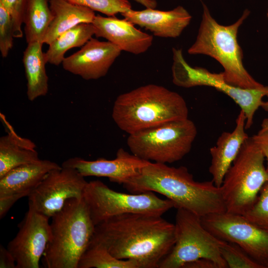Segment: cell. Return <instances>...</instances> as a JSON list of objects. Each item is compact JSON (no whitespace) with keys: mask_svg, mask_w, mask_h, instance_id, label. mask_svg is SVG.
<instances>
[{"mask_svg":"<svg viewBox=\"0 0 268 268\" xmlns=\"http://www.w3.org/2000/svg\"><path fill=\"white\" fill-rule=\"evenodd\" d=\"M175 242V225L162 215L127 213L96 225L90 244L118 259L134 260L141 268H158Z\"/></svg>","mask_w":268,"mask_h":268,"instance_id":"6da1fadb","label":"cell"},{"mask_svg":"<svg viewBox=\"0 0 268 268\" xmlns=\"http://www.w3.org/2000/svg\"><path fill=\"white\" fill-rule=\"evenodd\" d=\"M123 186L133 194H160L172 201L177 209H187L201 217L226 211L220 187L212 180L195 181L187 167L183 166L175 167L150 162Z\"/></svg>","mask_w":268,"mask_h":268,"instance_id":"7a4b0ae2","label":"cell"},{"mask_svg":"<svg viewBox=\"0 0 268 268\" xmlns=\"http://www.w3.org/2000/svg\"><path fill=\"white\" fill-rule=\"evenodd\" d=\"M187 103L179 93L154 84L139 86L119 95L112 118L131 134L161 124L188 118Z\"/></svg>","mask_w":268,"mask_h":268,"instance_id":"3957f363","label":"cell"},{"mask_svg":"<svg viewBox=\"0 0 268 268\" xmlns=\"http://www.w3.org/2000/svg\"><path fill=\"white\" fill-rule=\"evenodd\" d=\"M203 11L198 35L189 48L190 55H205L218 62L223 67L225 81L245 89H258L265 85L257 81L243 64L242 50L238 44L239 28L250 15L248 9L235 23L229 25L218 23L212 16L207 6L202 3Z\"/></svg>","mask_w":268,"mask_h":268,"instance_id":"277c9868","label":"cell"},{"mask_svg":"<svg viewBox=\"0 0 268 268\" xmlns=\"http://www.w3.org/2000/svg\"><path fill=\"white\" fill-rule=\"evenodd\" d=\"M51 218V237L42 258L43 266L77 268L95 226L83 199H68Z\"/></svg>","mask_w":268,"mask_h":268,"instance_id":"5b68a950","label":"cell"},{"mask_svg":"<svg viewBox=\"0 0 268 268\" xmlns=\"http://www.w3.org/2000/svg\"><path fill=\"white\" fill-rule=\"evenodd\" d=\"M260 148L249 137L226 172L220 187L226 211L243 215L268 182V171Z\"/></svg>","mask_w":268,"mask_h":268,"instance_id":"8992f818","label":"cell"},{"mask_svg":"<svg viewBox=\"0 0 268 268\" xmlns=\"http://www.w3.org/2000/svg\"><path fill=\"white\" fill-rule=\"evenodd\" d=\"M197 134L195 123L187 118L129 134L127 143L132 153L143 160L172 163L190 151Z\"/></svg>","mask_w":268,"mask_h":268,"instance_id":"52a82bcc","label":"cell"},{"mask_svg":"<svg viewBox=\"0 0 268 268\" xmlns=\"http://www.w3.org/2000/svg\"><path fill=\"white\" fill-rule=\"evenodd\" d=\"M174 225L175 244L158 268H183L186 264L201 259L213 261L218 268H228L220 252L222 240L203 226L201 217L179 208Z\"/></svg>","mask_w":268,"mask_h":268,"instance_id":"ba28073f","label":"cell"},{"mask_svg":"<svg viewBox=\"0 0 268 268\" xmlns=\"http://www.w3.org/2000/svg\"><path fill=\"white\" fill-rule=\"evenodd\" d=\"M83 199L95 225L112 217L127 213L162 215L175 207L169 199H161L152 192L125 194L115 191L100 180L87 183Z\"/></svg>","mask_w":268,"mask_h":268,"instance_id":"9c48e42d","label":"cell"},{"mask_svg":"<svg viewBox=\"0 0 268 268\" xmlns=\"http://www.w3.org/2000/svg\"><path fill=\"white\" fill-rule=\"evenodd\" d=\"M172 81L177 86L190 88L197 86L212 87L231 98L246 117V129L253 124L255 114L261 107L263 98L268 94V86L258 89H245L227 82L222 72L212 73L201 67H192L185 60L182 49L173 48Z\"/></svg>","mask_w":268,"mask_h":268,"instance_id":"30bf717a","label":"cell"},{"mask_svg":"<svg viewBox=\"0 0 268 268\" xmlns=\"http://www.w3.org/2000/svg\"><path fill=\"white\" fill-rule=\"evenodd\" d=\"M203 226L216 238L239 246L250 257L268 268V232L243 215L227 211L201 217Z\"/></svg>","mask_w":268,"mask_h":268,"instance_id":"8fae6325","label":"cell"},{"mask_svg":"<svg viewBox=\"0 0 268 268\" xmlns=\"http://www.w3.org/2000/svg\"><path fill=\"white\" fill-rule=\"evenodd\" d=\"M87 183L76 169L62 166L49 172L31 192L28 205L51 218L68 199L83 198Z\"/></svg>","mask_w":268,"mask_h":268,"instance_id":"7c38bea8","label":"cell"},{"mask_svg":"<svg viewBox=\"0 0 268 268\" xmlns=\"http://www.w3.org/2000/svg\"><path fill=\"white\" fill-rule=\"evenodd\" d=\"M50 218L29 205L18 225L16 235L7 246L15 260L16 268H39L51 237Z\"/></svg>","mask_w":268,"mask_h":268,"instance_id":"4fadbf2b","label":"cell"},{"mask_svg":"<svg viewBox=\"0 0 268 268\" xmlns=\"http://www.w3.org/2000/svg\"><path fill=\"white\" fill-rule=\"evenodd\" d=\"M122 50L109 41L91 38L81 48L66 57L64 69L85 80L97 79L105 76Z\"/></svg>","mask_w":268,"mask_h":268,"instance_id":"5bb4252c","label":"cell"},{"mask_svg":"<svg viewBox=\"0 0 268 268\" xmlns=\"http://www.w3.org/2000/svg\"><path fill=\"white\" fill-rule=\"evenodd\" d=\"M150 162L120 148L113 160L100 158L90 161L75 157L66 160L62 166L74 168L84 177H107L112 182L123 185L138 175Z\"/></svg>","mask_w":268,"mask_h":268,"instance_id":"9a60e30c","label":"cell"},{"mask_svg":"<svg viewBox=\"0 0 268 268\" xmlns=\"http://www.w3.org/2000/svg\"><path fill=\"white\" fill-rule=\"evenodd\" d=\"M92 23L96 37L105 38L122 51L138 55L145 52L152 44V35L137 29L125 18L98 14Z\"/></svg>","mask_w":268,"mask_h":268,"instance_id":"2e32d148","label":"cell"},{"mask_svg":"<svg viewBox=\"0 0 268 268\" xmlns=\"http://www.w3.org/2000/svg\"><path fill=\"white\" fill-rule=\"evenodd\" d=\"M121 15L134 25L144 28L154 36L161 38L179 37L192 19L191 15L181 5L168 11L151 8L141 10L131 8Z\"/></svg>","mask_w":268,"mask_h":268,"instance_id":"e0dca14e","label":"cell"},{"mask_svg":"<svg viewBox=\"0 0 268 268\" xmlns=\"http://www.w3.org/2000/svg\"><path fill=\"white\" fill-rule=\"evenodd\" d=\"M246 130V117L241 110L236 118L234 129L231 132L222 133L215 145L210 148L211 160L209 172L212 181L218 187H221L225 175L249 137Z\"/></svg>","mask_w":268,"mask_h":268,"instance_id":"ac0fdd59","label":"cell"},{"mask_svg":"<svg viewBox=\"0 0 268 268\" xmlns=\"http://www.w3.org/2000/svg\"><path fill=\"white\" fill-rule=\"evenodd\" d=\"M0 117L7 133L0 138L1 177L14 168L40 159L35 143L17 134L3 114L0 113Z\"/></svg>","mask_w":268,"mask_h":268,"instance_id":"d6986e66","label":"cell"},{"mask_svg":"<svg viewBox=\"0 0 268 268\" xmlns=\"http://www.w3.org/2000/svg\"><path fill=\"white\" fill-rule=\"evenodd\" d=\"M61 167L55 162L40 159L14 168L0 177V196L30 193L49 172Z\"/></svg>","mask_w":268,"mask_h":268,"instance_id":"ffe728a7","label":"cell"},{"mask_svg":"<svg viewBox=\"0 0 268 268\" xmlns=\"http://www.w3.org/2000/svg\"><path fill=\"white\" fill-rule=\"evenodd\" d=\"M53 18L43 44L49 45L65 32L81 23H92L96 15L93 10L67 0H50Z\"/></svg>","mask_w":268,"mask_h":268,"instance_id":"44dd1931","label":"cell"},{"mask_svg":"<svg viewBox=\"0 0 268 268\" xmlns=\"http://www.w3.org/2000/svg\"><path fill=\"white\" fill-rule=\"evenodd\" d=\"M23 52L22 62L27 80V96L33 101L46 95L48 91V76L46 63L42 51L43 43L35 42L27 44Z\"/></svg>","mask_w":268,"mask_h":268,"instance_id":"7402d4cb","label":"cell"},{"mask_svg":"<svg viewBox=\"0 0 268 268\" xmlns=\"http://www.w3.org/2000/svg\"><path fill=\"white\" fill-rule=\"evenodd\" d=\"M49 1L50 0H25L23 23L27 44L35 42L43 43L53 18Z\"/></svg>","mask_w":268,"mask_h":268,"instance_id":"603a6c76","label":"cell"},{"mask_svg":"<svg viewBox=\"0 0 268 268\" xmlns=\"http://www.w3.org/2000/svg\"><path fill=\"white\" fill-rule=\"evenodd\" d=\"M95 33L92 23H81L65 32L49 45L47 51L44 53L46 63L59 66L65 58L67 51L83 46Z\"/></svg>","mask_w":268,"mask_h":268,"instance_id":"cb8c5ba5","label":"cell"},{"mask_svg":"<svg viewBox=\"0 0 268 268\" xmlns=\"http://www.w3.org/2000/svg\"><path fill=\"white\" fill-rule=\"evenodd\" d=\"M141 268L134 260H120L102 246L90 244L79 261L77 268Z\"/></svg>","mask_w":268,"mask_h":268,"instance_id":"d4e9b609","label":"cell"},{"mask_svg":"<svg viewBox=\"0 0 268 268\" xmlns=\"http://www.w3.org/2000/svg\"><path fill=\"white\" fill-rule=\"evenodd\" d=\"M220 252L228 268H265L234 243L222 240Z\"/></svg>","mask_w":268,"mask_h":268,"instance_id":"484cf974","label":"cell"},{"mask_svg":"<svg viewBox=\"0 0 268 268\" xmlns=\"http://www.w3.org/2000/svg\"><path fill=\"white\" fill-rule=\"evenodd\" d=\"M243 216L268 232V182L263 186L255 202Z\"/></svg>","mask_w":268,"mask_h":268,"instance_id":"4316f807","label":"cell"},{"mask_svg":"<svg viewBox=\"0 0 268 268\" xmlns=\"http://www.w3.org/2000/svg\"><path fill=\"white\" fill-rule=\"evenodd\" d=\"M75 4L88 7L107 16H113L131 9L128 0H67Z\"/></svg>","mask_w":268,"mask_h":268,"instance_id":"83f0119b","label":"cell"},{"mask_svg":"<svg viewBox=\"0 0 268 268\" xmlns=\"http://www.w3.org/2000/svg\"><path fill=\"white\" fill-rule=\"evenodd\" d=\"M14 29L12 17L6 8L0 3V51L6 58L13 47Z\"/></svg>","mask_w":268,"mask_h":268,"instance_id":"f1b7e54d","label":"cell"},{"mask_svg":"<svg viewBox=\"0 0 268 268\" xmlns=\"http://www.w3.org/2000/svg\"><path fill=\"white\" fill-rule=\"evenodd\" d=\"M19 0H0L1 4L10 14L13 25L14 37L20 38L23 37V32L19 30L17 24V8Z\"/></svg>","mask_w":268,"mask_h":268,"instance_id":"f546056e","label":"cell"},{"mask_svg":"<svg viewBox=\"0 0 268 268\" xmlns=\"http://www.w3.org/2000/svg\"><path fill=\"white\" fill-rule=\"evenodd\" d=\"M29 192H20L0 196V218L2 219L12 205L19 199L28 196Z\"/></svg>","mask_w":268,"mask_h":268,"instance_id":"4dcf8cb0","label":"cell"},{"mask_svg":"<svg viewBox=\"0 0 268 268\" xmlns=\"http://www.w3.org/2000/svg\"><path fill=\"white\" fill-rule=\"evenodd\" d=\"M254 142L260 148L267 161L268 171V126L262 124V128L258 133L251 137Z\"/></svg>","mask_w":268,"mask_h":268,"instance_id":"1f68e13d","label":"cell"},{"mask_svg":"<svg viewBox=\"0 0 268 268\" xmlns=\"http://www.w3.org/2000/svg\"><path fill=\"white\" fill-rule=\"evenodd\" d=\"M0 268H16L15 260L9 250L0 246Z\"/></svg>","mask_w":268,"mask_h":268,"instance_id":"d6a6232c","label":"cell"},{"mask_svg":"<svg viewBox=\"0 0 268 268\" xmlns=\"http://www.w3.org/2000/svg\"><path fill=\"white\" fill-rule=\"evenodd\" d=\"M183 268H218L212 261L201 259L186 264Z\"/></svg>","mask_w":268,"mask_h":268,"instance_id":"836d02e7","label":"cell"},{"mask_svg":"<svg viewBox=\"0 0 268 268\" xmlns=\"http://www.w3.org/2000/svg\"><path fill=\"white\" fill-rule=\"evenodd\" d=\"M25 0H19L17 8V24L18 28L22 30L21 26L23 23V16Z\"/></svg>","mask_w":268,"mask_h":268,"instance_id":"e575fe53","label":"cell"},{"mask_svg":"<svg viewBox=\"0 0 268 268\" xmlns=\"http://www.w3.org/2000/svg\"><path fill=\"white\" fill-rule=\"evenodd\" d=\"M146 8H155L157 3L155 0H134Z\"/></svg>","mask_w":268,"mask_h":268,"instance_id":"d590c367","label":"cell"},{"mask_svg":"<svg viewBox=\"0 0 268 268\" xmlns=\"http://www.w3.org/2000/svg\"><path fill=\"white\" fill-rule=\"evenodd\" d=\"M267 97L268 98V94ZM261 107H262L265 111L268 112V100L266 101H264Z\"/></svg>","mask_w":268,"mask_h":268,"instance_id":"8d00e7d4","label":"cell"},{"mask_svg":"<svg viewBox=\"0 0 268 268\" xmlns=\"http://www.w3.org/2000/svg\"><path fill=\"white\" fill-rule=\"evenodd\" d=\"M262 124L268 126V119H265Z\"/></svg>","mask_w":268,"mask_h":268,"instance_id":"74e56055","label":"cell"},{"mask_svg":"<svg viewBox=\"0 0 268 268\" xmlns=\"http://www.w3.org/2000/svg\"><path fill=\"white\" fill-rule=\"evenodd\" d=\"M267 16L268 18V8L267 12Z\"/></svg>","mask_w":268,"mask_h":268,"instance_id":"f35d334b","label":"cell"}]
</instances>
